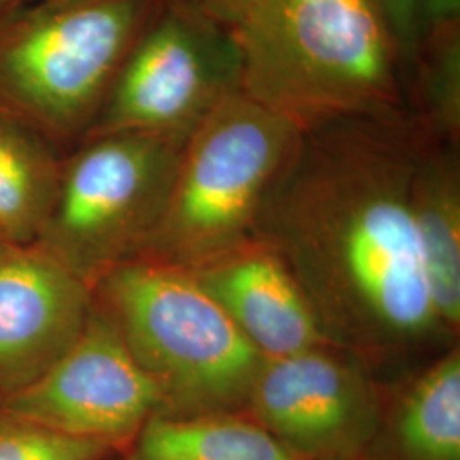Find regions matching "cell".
<instances>
[{"label": "cell", "mask_w": 460, "mask_h": 460, "mask_svg": "<svg viewBox=\"0 0 460 460\" xmlns=\"http://www.w3.org/2000/svg\"><path fill=\"white\" fill-rule=\"evenodd\" d=\"M241 93L309 132L406 111V64L377 0H251L232 28Z\"/></svg>", "instance_id": "7a4b0ae2"}, {"label": "cell", "mask_w": 460, "mask_h": 460, "mask_svg": "<svg viewBox=\"0 0 460 460\" xmlns=\"http://www.w3.org/2000/svg\"><path fill=\"white\" fill-rule=\"evenodd\" d=\"M188 271L263 358L329 343L296 277L260 235Z\"/></svg>", "instance_id": "8fae6325"}, {"label": "cell", "mask_w": 460, "mask_h": 460, "mask_svg": "<svg viewBox=\"0 0 460 460\" xmlns=\"http://www.w3.org/2000/svg\"><path fill=\"white\" fill-rule=\"evenodd\" d=\"M164 0H33L0 21V111L83 142Z\"/></svg>", "instance_id": "277c9868"}, {"label": "cell", "mask_w": 460, "mask_h": 460, "mask_svg": "<svg viewBox=\"0 0 460 460\" xmlns=\"http://www.w3.org/2000/svg\"><path fill=\"white\" fill-rule=\"evenodd\" d=\"M125 460H304L246 412L155 414Z\"/></svg>", "instance_id": "9a60e30c"}, {"label": "cell", "mask_w": 460, "mask_h": 460, "mask_svg": "<svg viewBox=\"0 0 460 460\" xmlns=\"http://www.w3.org/2000/svg\"><path fill=\"white\" fill-rule=\"evenodd\" d=\"M115 454L106 445L0 412V460H110Z\"/></svg>", "instance_id": "e0dca14e"}, {"label": "cell", "mask_w": 460, "mask_h": 460, "mask_svg": "<svg viewBox=\"0 0 460 460\" xmlns=\"http://www.w3.org/2000/svg\"><path fill=\"white\" fill-rule=\"evenodd\" d=\"M360 460H460V346L385 384L377 433Z\"/></svg>", "instance_id": "7c38bea8"}, {"label": "cell", "mask_w": 460, "mask_h": 460, "mask_svg": "<svg viewBox=\"0 0 460 460\" xmlns=\"http://www.w3.org/2000/svg\"><path fill=\"white\" fill-rule=\"evenodd\" d=\"M358 460H360V459H358Z\"/></svg>", "instance_id": "cb8c5ba5"}, {"label": "cell", "mask_w": 460, "mask_h": 460, "mask_svg": "<svg viewBox=\"0 0 460 460\" xmlns=\"http://www.w3.org/2000/svg\"><path fill=\"white\" fill-rule=\"evenodd\" d=\"M411 208L433 305L445 329L459 340V146L428 137L412 176Z\"/></svg>", "instance_id": "4fadbf2b"}, {"label": "cell", "mask_w": 460, "mask_h": 460, "mask_svg": "<svg viewBox=\"0 0 460 460\" xmlns=\"http://www.w3.org/2000/svg\"><path fill=\"white\" fill-rule=\"evenodd\" d=\"M239 91L241 53L229 26L197 0H164L123 62L85 138L110 133L188 138Z\"/></svg>", "instance_id": "52a82bcc"}, {"label": "cell", "mask_w": 460, "mask_h": 460, "mask_svg": "<svg viewBox=\"0 0 460 460\" xmlns=\"http://www.w3.org/2000/svg\"><path fill=\"white\" fill-rule=\"evenodd\" d=\"M387 17L397 45L401 49L406 70L411 62L414 49L420 40V0H377Z\"/></svg>", "instance_id": "ac0fdd59"}, {"label": "cell", "mask_w": 460, "mask_h": 460, "mask_svg": "<svg viewBox=\"0 0 460 460\" xmlns=\"http://www.w3.org/2000/svg\"><path fill=\"white\" fill-rule=\"evenodd\" d=\"M385 384L343 348L324 343L263 358L246 412L304 460H358L377 433Z\"/></svg>", "instance_id": "ba28073f"}, {"label": "cell", "mask_w": 460, "mask_h": 460, "mask_svg": "<svg viewBox=\"0 0 460 460\" xmlns=\"http://www.w3.org/2000/svg\"><path fill=\"white\" fill-rule=\"evenodd\" d=\"M5 249H9V247L5 246V244H4V243H0V254H2V252H4V251H5Z\"/></svg>", "instance_id": "7402d4cb"}, {"label": "cell", "mask_w": 460, "mask_h": 460, "mask_svg": "<svg viewBox=\"0 0 460 460\" xmlns=\"http://www.w3.org/2000/svg\"><path fill=\"white\" fill-rule=\"evenodd\" d=\"M302 135L241 91L222 101L186 138L164 214L137 258L190 270L252 237Z\"/></svg>", "instance_id": "5b68a950"}, {"label": "cell", "mask_w": 460, "mask_h": 460, "mask_svg": "<svg viewBox=\"0 0 460 460\" xmlns=\"http://www.w3.org/2000/svg\"><path fill=\"white\" fill-rule=\"evenodd\" d=\"M93 287L40 244L0 254V402L40 377L81 334Z\"/></svg>", "instance_id": "30bf717a"}, {"label": "cell", "mask_w": 460, "mask_h": 460, "mask_svg": "<svg viewBox=\"0 0 460 460\" xmlns=\"http://www.w3.org/2000/svg\"><path fill=\"white\" fill-rule=\"evenodd\" d=\"M19 0H0V21L7 16L13 9H16Z\"/></svg>", "instance_id": "44dd1931"}, {"label": "cell", "mask_w": 460, "mask_h": 460, "mask_svg": "<svg viewBox=\"0 0 460 460\" xmlns=\"http://www.w3.org/2000/svg\"><path fill=\"white\" fill-rule=\"evenodd\" d=\"M450 22H460V0H420V34Z\"/></svg>", "instance_id": "d6986e66"}, {"label": "cell", "mask_w": 460, "mask_h": 460, "mask_svg": "<svg viewBox=\"0 0 460 460\" xmlns=\"http://www.w3.org/2000/svg\"><path fill=\"white\" fill-rule=\"evenodd\" d=\"M186 138L110 133L64 157L58 191L34 244L94 287L140 256L164 214Z\"/></svg>", "instance_id": "8992f818"}, {"label": "cell", "mask_w": 460, "mask_h": 460, "mask_svg": "<svg viewBox=\"0 0 460 460\" xmlns=\"http://www.w3.org/2000/svg\"><path fill=\"white\" fill-rule=\"evenodd\" d=\"M0 412L125 454L148 420L163 412V397L93 300L75 341L4 399Z\"/></svg>", "instance_id": "9c48e42d"}, {"label": "cell", "mask_w": 460, "mask_h": 460, "mask_svg": "<svg viewBox=\"0 0 460 460\" xmlns=\"http://www.w3.org/2000/svg\"><path fill=\"white\" fill-rule=\"evenodd\" d=\"M427 138L408 110L304 132L254 234L288 266L329 343L384 384L459 343L433 305L412 220Z\"/></svg>", "instance_id": "6da1fadb"}, {"label": "cell", "mask_w": 460, "mask_h": 460, "mask_svg": "<svg viewBox=\"0 0 460 460\" xmlns=\"http://www.w3.org/2000/svg\"><path fill=\"white\" fill-rule=\"evenodd\" d=\"M408 70L410 115L428 137L459 146L460 22L429 28L420 34Z\"/></svg>", "instance_id": "2e32d148"}, {"label": "cell", "mask_w": 460, "mask_h": 460, "mask_svg": "<svg viewBox=\"0 0 460 460\" xmlns=\"http://www.w3.org/2000/svg\"><path fill=\"white\" fill-rule=\"evenodd\" d=\"M28 2H33V0H19V2H17V7L22 5V4H28Z\"/></svg>", "instance_id": "603a6c76"}, {"label": "cell", "mask_w": 460, "mask_h": 460, "mask_svg": "<svg viewBox=\"0 0 460 460\" xmlns=\"http://www.w3.org/2000/svg\"><path fill=\"white\" fill-rule=\"evenodd\" d=\"M64 157L47 137L0 111V243L30 246L58 191Z\"/></svg>", "instance_id": "5bb4252c"}, {"label": "cell", "mask_w": 460, "mask_h": 460, "mask_svg": "<svg viewBox=\"0 0 460 460\" xmlns=\"http://www.w3.org/2000/svg\"><path fill=\"white\" fill-rule=\"evenodd\" d=\"M198 4L217 21L229 26L230 30L241 19L251 0H197Z\"/></svg>", "instance_id": "ffe728a7"}, {"label": "cell", "mask_w": 460, "mask_h": 460, "mask_svg": "<svg viewBox=\"0 0 460 460\" xmlns=\"http://www.w3.org/2000/svg\"><path fill=\"white\" fill-rule=\"evenodd\" d=\"M93 300L159 389L161 414L244 412L263 357L188 270L133 258Z\"/></svg>", "instance_id": "3957f363"}, {"label": "cell", "mask_w": 460, "mask_h": 460, "mask_svg": "<svg viewBox=\"0 0 460 460\" xmlns=\"http://www.w3.org/2000/svg\"><path fill=\"white\" fill-rule=\"evenodd\" d=\"M123 460H125V459H123Z\"/></svg>", "instance_id": "d4e9b609"}]
</instances>
